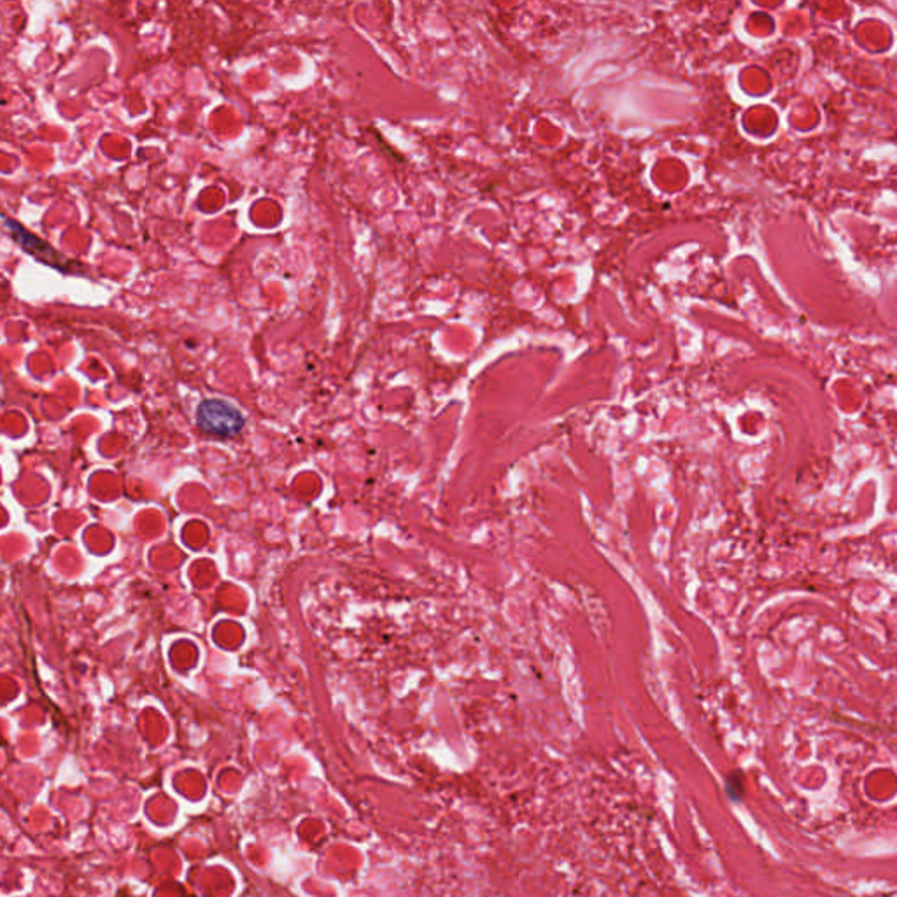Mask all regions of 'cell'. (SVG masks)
Instances as JSON below:
<instances>
[{
    "instance_id": "6da1fadb",
    "label": "cell",
    "mask_w": 897,
    "mask_h": 897,
    "mask_svg": "<svg viewBox=\"0 0 897 897\" xmlns=\"http://www.w3.org/2000/svg\"><path fill=\"white\" fill-rule=\"evenodd\" d=\"M197 425L213 437L232 438L243 432L246 420L243 412L232 403L220 398H211L200 403L197 409Z\"/></svg>"
},
{
    "instance_id": "7a4b0ae2",
    "label": "cell",
    "mask_w": 897,
    "mask_h": 897,
    "mask_svg": "<svg viewBox=\"0 0 897 897\" xmlns=\"http://www.w3.org/2000/svg\"><path fill=\"white\" fill-rule=\"evenodd\" d=\"M4 226L5 231L11 232L13 240H16L28 255L36 257L37 260L43 261L46 265L62 270V272L69 274V270L66 269V265H69L67 260L58 257V252L55 251L49 244H46L45 240H40L36 235H32L31 232L22 228L20 223L13 222V220H10L8 216H4Z\"/></svg>"
}]
</instances>
